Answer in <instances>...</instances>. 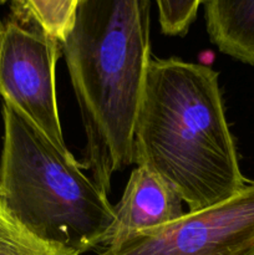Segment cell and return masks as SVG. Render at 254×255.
Instances as JSON below:
<instances>
[{"instance_id": "obj_10", "label": "cell", "mask_w": 254, "mask_h": 255, "mask_svg": "<svg viewBox=\"0 0 254 255\" xmlns=\"http://www.w3.org/2000/svg\"><path fill=\"white\" fill-rule=\"evenodd\" d=\"M163 34L183 36L194 21L202 0H154Z\"/></svg>"}, {"instance_id": "obj_8", "label": "cell", "mask_w": 254, "mask_h": 255, "mask_svg": "<svg viewBox=\"0 0 254 255\" xmlns=\"http://www.w3.org/2000/svg\"><path fill=\"white\" fill-rule=\"evenodd\" d=\"M0 255H80L62 244L40 238L0 203Z\"/></svg>"}, {"instance_id": "obj_6", "label": "cell", "mask_w": 254, "mask_h": 255, "mask_svg": "<svg viewBox=\"0 0 254 255\" xmlns=\"http://www.w3.org/2000/svg\"><path fill=\"white\" fill-rule=\"evenodd\" d=\"M184 216L179 194L157 174L136 166L121 201L115 206V218L100 248L117 246L126 239L172 223Z\"/></svg>"}, {"instance_id": "obj_2", "label": "cell", "mask_w": 254, "mask_h": 255, "mask_svg": "<svg viewBox=\"0 0 254 255\" xmlns=\"http://www.w3.org/2000/svg\"><path fill=\"white\" fill-rule=\"evenodd\" d=\"M151 0H79L61 44L86 137L82 164L111 191L133 163V127L151 61Z\"/></svg>"}, {"instance_id": "obj_13", "label": "cell", "mask_w": 254, "mask_h": 255, "mask_svg": "<svg viewBox=\"0 0 254 255\" xmlns=\"http://www.w3.org/2000/svg\"><path fill=\"white\" fill-rule=\"evenodd\" d=\"M77 2H79V0H77Z\"/></svg>"}, {"instance_id": "obj_11", "label": "cell", "mask_w": 254, "mask_h": 255, "mask_svg": "<svg viewBox=\"0 0 254 255\" xmlns=\"http://www.w3.org/2000/svg\"><path fill=\"white\" fill-rule=\"evenodd\" d=\"M246 255H254V248H253V249H252V251H251V252H249V253H247Z\"/></svg>"}, {"instance_id": "obj_3", "label": "cell", "mask_w": 254, "mask_h": 255, "mask_svg": "<svg viewBox=\"0 0 254 255\" xmlns=\"http://www.w3.org/2000/svg\"><path fill=\"white\" fill-rule=\"evenodd\" d=\"M0 203L25 228L79 254L100 248L115 206L70 151L2 102Z\"/></svg>"}, {"instance_id": "obj_7", "label": "cell", "mask_w": 254, "mask_h": 255, "mask_svg": "<svg viewBox=\"0 0 254 255\" xmlns=\"http://www.w3.org/2000/svg\"><path fill=\"white\" fill-rule=\"evenodd\" d=\"M209 39L219 51L254 67V0H202Z\"/></svg>"}, {"instance_id": "obj_12", "label": "cell", "mask_w": 254, "mask_h": 255, "mask_svg": "<svg viewBox=\"0 0 254 255\" xmlns=\"http://www.w3.org/2000/svg\"><path fill=\"white\" fill-rule=\"evenodd\" d=\"M2 194V189H1V183H0V197H1Z\"/></svg>"}, {"instance_id": "obj_4", "label": "cell", "mask_w": 254, "mask_h": 255, "mask_svg": "<svg viewBox=\"0 0 254 255\" xmlns=\"http://www.w3.org/2000/svg\"><path fill=\"white\" fill-rule=\"evenodd\" d=\"M22 16L0 17V96L67 151L55 85L61 44L31 17Z\"/></svg>"}, {"instance_id": "obj_1", "label": "cell", "mask_w": 254, "mask_h": 255, "mask_svg": "<svg viewBox=\"0 0 254 255\" xmlns=\"http://www.w3.org/2000/svg\"><path fill=\"white\" fill-rule=\"evenodd\" d=\"M133 163L171 186L189 211L227 201L248 183L224 114L218 72L151 57L133 127Z\"/></svg>"}, {"instance_id": "obj_9", "label": "cell", "mask_w": 254, "mask_h": 255, "mask_svg": "<svg viewBox=\"0 0 254 255\" xmlns=\"http://www.w3.org/2000/svg\"><path fill=\"white\" fill-rule=\"evenodd\" d=\"M9 0H0L1 4ZM17 2L21 11L42 29L56 37L60 42L64 40L74 16L77 0H12Z\"/></svg>"}, {"instance_id": "obj_5", "label": "cell", "mask_w": 254, "mask_h": 255, "mask_svg": "<svg viewBox=\"0 0 254 255\" xmlns=\"http://www.w3.org/2000/svg\"><path fill=\"white\" fill-rule=\"evenodd\" d=\"M254 248V182L227 201L184 213L96 255H246Z\"/></svg>"}]
</instances>
